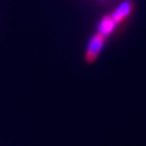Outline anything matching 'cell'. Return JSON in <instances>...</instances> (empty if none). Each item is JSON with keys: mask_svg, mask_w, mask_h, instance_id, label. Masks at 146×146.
Instances as JSON below:
<instances>
[{"mask_svg": "<svg viewBox=\"0 0 146 146\" xmlns=\"http://www.w3.org/2000/svg\"><path fill=\"white\" fill-rule=\"evenodd\" d=\"M106 43V36L103 35L96 33L92 38H91L90 42L88 44L87 50L85 52L84 60L86 63L91 64L94 63L96 59H98V55H100V51L103 49L104 45Z\"/></svg>", "mask_w": 146, "mask_h": 146, "instance_id": "obj_1", "label": "cell"}, {"mask_svg": "<svg viewBox=\"0 0 146 146\" xmlns=\"http://www.w3.org/2000/svg\"><path fill=\"white\" fill-rule=\"evenodd\" d=\"M117 25H118L114 21L112 16L110 15V14H108V15H105L100 19V23L98 25V33L107 38L108 36H110V35L114 32L115 29L117 27Z\"/></svg>", "mask_w": 146, "mask_h": 146, "instance_id": "obj_3", "label": "cell"}, {"mask_svg": "<svg viewBox=\"0 0 146 146\" xmlns=\"http://www.w3.org/2000/svg\"><path fill=\"white\" fill-rule=\"evenodd\" d=\"M133 9H134V2H133V0H125L110 15L112 16L114 21L119 25L121 23H123L128 16H130V14L133 11Z\"/></svg>", "mask_w": 146, "mask_h": 146, "instance_id": "obj_2", "label": "cell"}]
</instances>
